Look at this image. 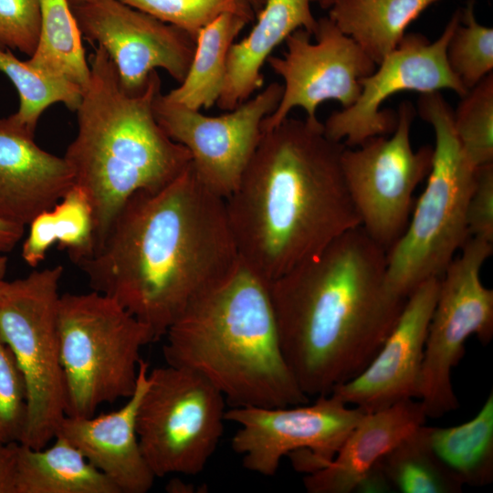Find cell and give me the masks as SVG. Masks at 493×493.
Masks as SVG:
<instances>
[{
	"mask_svg": "<svg viewBox=\"0 0 493 493\" xmlns=\"http://www.w3.org/2000/svg\"><path fill=\"white\" fill-rule=\"evenodd\" d=\"M240 264L226 199L190 164L167 185L132 194L93 253L76 265L92 290L115 299L156 341Z\"/></svg>",
	"mask_w": 493,
	"mask_h": 493,
	"instance_id": "obj_1",
	"label": "cell"
},
{
	"mask_svg": "<svg viewBox=\"0 0 493 493\" xmlns=\"http://www.w3.org/2000/svg\"><path fill=\"white\" fill-rule=\"evenodd\" d=\"M281 350L307 396L330 394L373 359L407 298L386 279V251L358 226L268 283Z\"/></svg>",
	"mask_w": 493,
	"mask_h": 493,
	"instance_id": "obj_2",
	"label": "cell"
},
{
	"mask_svg": "<svg viewBox=\"0 0 493 493\" xmlns=\"http://www.w3.org/2000/svg\"><path fill=\"white\" fill-rule=\"evenodd\" d=\"M345 147L317 117L288 116L262 130L226 198L244 267L269 283L361 226L341 167Z\"/></svg>",
	"mask_w": 493,
	"mask_h": 493,
	"instance_id": "obj_3",
	"label": "cell"
},
{
	"mask_svg": "<svg viewBox=\"0 0 493 493\" xmlns=\"http://www.w3.org/2000/svg\"><path fill=\"white\" fill-rule=\"evenodd\" d=\"M89 62V81L76 110L77 134L64 158L74 184L86 193L92 206L95 250L132 194L173 182L190 166L191 155L155 119L153 100L161 92L157 71L142 91L130 94L100 47Z\"/></svg>",
	"mask_w": 493,
	"mask_h": 493,
	"instance_id": "obj_4",
	"label": "cell"
},
{
	"mask_svg": "<svg viewBox=\"0 0 493 493\" xmlns=\"http://www.w3.org/2000/svg\"><path fill=\"white\" fill-rule=\"evenodd\" d=\"M166 364L192 370L232 407L309 402L284 358L268 283L242 264L169 327Z\"/></svg>",
	"mask_w": 493,
	"mask_h": 493,
	"instance_id": "obj_5",
	"label": "cell"
},
{
	"mask_svg": "<svg viewBox=\"0 0 493 493\" xmlns=\"http://www.w3.org/2000/svg\"><path fill=\"white\" fill-rule=\"evenodd\" d=\"M417 113L434 129L435 144L427 183L408 225L386 253V279L402 298L440 278L469 238L467 208L477 168L456 135L453 110L440 91L422 93Z\"/></svg>",
	"mask_w": 493,
	"mask_h": 493,
	"instance_id": "obj_6",
	"label": "cell"
},
{
	"mask_svg": "<svg viewBox=\"0 0 493 493\" xmlns=\"http://www.w3.org/2000/svg\"><path fill=\"white\" fill-rule=\"evenodd\" d=\"M66 415L90 416L135 391L141 350L151 329L112 298L91 290L60 295L58 307Z\"/></svg>",
	"mask_w": 493,
	"mask_h": 493,
	"instance_id": "obj_7",
	"label": "cell"
},
{
	"mask_svg": "<svg viewBox=\"0 0 493 493\" xmlns=\"http://www.w3.org/2000/svg\"><path fill=\"white\" fill-rule=\"evenodd\" d=\"M60 265L36 269L8 282L0 297V338L23 374L27 417L20 444L39 449L55 438L66 416L58 307Z\"/></svg>",
	"mask_w": 493,
	"mask_h": 493,
	"instance_id": "obj_8",
	"label": "cell"
},
{
	"mask_svg": "<svg viewBox=\"0 0 493 493\" xmlns=\"http://www.w3.org/2000/svg\"><path fill=\"white\" fill-rule=\"evenodd\" d=\"M226 399L201 374L166 364L149 371L136 430L156 477L201 473L221 440Z\"/></svg>",
	"mask_w": 493,
	"mask_h": 493,
	"instance_id": "obj_9",
	"label": "cell"
},
{
	"mask_svg": "<svg viewBox=\"0 0 493 493\" xmlns=\"http://www.w3.org/2000/svg\"><path fill=\"white\" fill-rule=\"evenodd\" d=\"M492 243L469 237L440 277L422 363L419 400L427 417L439 418L459 404L451 382L465 343L477 336L482 344L493 337V290L480 280Z\"/></svg>",
	"mask_w": 493,
	"mask_h": 493,
	"instance_id": "obj_10",
	"label": "cell"
},
{
	"mask_svg": "<svg viewBox=\"0 0 493 493\" xmlns=\"http://www.w3.org/2000/svg\"><path fill=\"white\" fill-rule=\"evenodd\" d=\"M308 404L226 409V421L238 425L231 448L246 470L273 477L288 456L297 471H317L333 459L365 414L330 393Z\"/></svg>",
	"mask_w": 493,
	"mask_h": 493,
	"instance_id": "obj_11",
	"label": "cell"
},
{
	"mask_svg": "<svg viewBox=\"0 0 493 493\" xmlns=\"http://www.w3.org/2000/svg\"><path fill=\"white\" fill-rule=\"evenodd\" d=\"M391 136L381 135L345 147L341 167L345 183L365 233L386 253L404 232L416 186L428 175L434 147L414 151L411 128L416 109L403 101Z\"/></svg>",
	"mask_w": 493,
	"mask_h": 493,
	"instance_id": "obj_12",
	"label": "cell"
},
{
	"mask_svg": "<svg viewBox=\"0 0 493 493\" xmlns=\"http://www.w3.org/2000/svg\"><path fill=\"white\" fill-rule=\"evenodd\" d=\"M461 10L451 16L441 36L429 41L420 33H407L398 46L360 80L361 93L355 102L333 111L323 123L325 134L346 147H356L370 138L391 134L397 113L383 109V102L402 91L428 93L450 89L459 97L467 89L450 69L446 47Z\"/></svg>",
	"mask_w": 493,
	"mask_h": 493,
	"instance_id": "obj_13",
	"label": "cell"
},
{
	"mask_svg": "<svg viewBox=\"0 0 493 493\" xmlns=\"http://www.w3.org/2000/svg\"><path fill=\"white\" fill-rule=\"evenodd\" d=\"M282 90V84L272 82L218 116L173 102L162 92L152 109L163 131L188 150L199 181L226 199L239 184L260 139L262 121L276 110Z\"/></svg>",
	"mask_w": 493,
	"mask_h": 493,
	"instance_id": "obj_14",
	"label": "cell"
},
{
	"mask_svg": "<svg viewBox=\"0 0 493 493\" xmlns=\"http://www.w3.org/2000/svg\"><path fill=\"white\" fill-rule=\"evenodd\" d=\"M315 41L303 28L284 41L283 56H269L267 62L283 79L282 96L276 110L264 119L261 130L270 129L288 117L295 108L316 118L319 105L326 100L351 106L361 93L360 80L377 65L329 16L318 19Z\"/></svg>",
	"mask_w": 493,
	"mask_h": 493,
	"instance_id": "obj_15",
	"label": "cell"
},
{
	"mask_svg": "<svg viewBox=\"0 0 493 493\" xmlns=\"http://www.w3.org/2000/svg\"><path fill=\"white\" fill-rule=\"evenodd\" d=\"M71 9L82 37L108 54L128 93L142 91L159 68L184 79L195 48L185 31L119 0H86Z\"/></svg>",
	"mask_w": 493,
	"mask_h": 493,
	"instance_id": "obj_16",
	"label": "cell"
},
{
	"mask_svg": "<svg viewBox=\"0 0 493 493\" xmlns=\"http://www.w3.org/2000/svg\"><path fill=\"white\" fill-rule=\"evenodd\" d=\"M439 285L440 278H431L409 294L394 327L373 359L330 394L365 414L419 398L425 345Z\"/></svg>",
	"mask_w": 493,
	"mask_h": 493,
	"instance_id": "obj_17",
	"label": "cell"
},
{
	"mask_svg": "<svg viewBox=\"0 0 493 493\" xmlns=\"http://www.w3.org/2000/svg\"><path fill=\"white\" fill-rule=\"evenodd\" d=\"M149 371V364L142 359L135 391L121 408L97 416L66 415L56 434L76 446L120 493H146L156 477L142 454L136 430Z\"/></svg>",
	"mask_w": 493,
	"mask_h": 493,
	"instance_id": "obj_18",
	"label": "cell"
},
{
	"mask_svg": "<svg viewBox=\"0 0 493 493\" xmlns=\"http://www.w3.org/2000/svg\"><path fill=\"white\" fill-rule=\"evenodd\" d=\"M73 185L64 156L41 149L11 116L0 119V218L26 226Z\"/></svg>",
	"mask_w": 493,
	"mask_h": 493,
	"instance_id": "obj_19",
	"label": "cell"
},
{
	"mask_svg": "<svg viewBox=\"0 0 493 493\" xmlns=\"http://www.w3.org/2000/svg\"><path fill=\"white\" fill-rule=\"evenodd\" d=\"M421 402L403 400L365 414L340 450L322 468L305 474L309 493H351L365 474L388 452L425 425Z\"/></svg>",
	"mask_w": 493,
	"mask_h": 493,
	"instance_id": "obj_20",
	"label": "cell"
},
{
	"mask_svg": "<svg viewBox=\"0 0 493 493\" xmlns=\"http://www.w3.org/2000/svg\"><path fill=\"white\" fill-rule=\"evenodd\" d=\"M320 0H267L249 33L229 50L224 86L216 106L231 110L259 91L262 68L273 50L295 30L315 34L318 26L310 5Z\"/></svg>",
	"mask_w": 493,
	"mask_h": 493,
	"instance_id": "obj_21",
	"label": "cell"
},
{
	"mask_svg": "<svg viewBox=\"0 0 493 493\" xmlns=\"http://www.w3.org/2000/svg\"><path fill=\"white\" fill-rule=\"evenodd\" d=\"M54 439L39 449L18 443L16 493H120L76 446Z\"/></svg>",
	"mask_w": 493,
	"mask_h": 493,
	"instance_id": "obj_22",
	"label": "cell"
},
{
	"mask_svg": "<svg viewBox=\"0 0 493 493\" xmlns=\"http://www.w3.org/2000/svg\"><path fill=\"white\" fill-rule=\"evenodd\" d=\"M440 0H335L328 16L378 65L407 26Z\"/></svg>",
	"mask_w": 493,
	"mask_h": 493,
	"instance_id": "obj_23",
	"label": "cell"
},
{
	"mask_svg": "<svg viewBox=\"0 0 493 493\" xmlns=\"http://www.w3.org/2000/svg\"><path fill=\"white\" fill-rule=\"evenodd\" d=\"M246 24L244 17L225 13L202 28L184 79L164 97L199 110L215 105L224 86L230 47Z\"/></svg>",
	"mask_w": 493,
	"mask_h": 493,
	"instance_id": "obj_24",
	"label": "cell"
},
{
	"mask_svg": "<svg viewBox=\"0 0 493 493\" xmlns=\"http://www.w3.org/2000/svg\"><path fill=\"white\" fill-rule=\"evenodd\" d=\"M435 456L462 486L493 481V393L470 420L450 427L425 426Z\"/></svg>",
	"mask_w": 493,
	"mask_h": 493,
	"instance_id": "obj_25",
	"label": "cell"
},
{
	"mask_svg": "<svg viewBox=\"0 0 493 493\" xmlns=\"http://www.w3.org/2000/svg\"><path fill=\"white\" fill-rule=\"evenodd\" d=\"M41 26L34 53L27 60L35 68L80 88L90 78L82 35L68 0H40Z\"/></svg>",
	"mask_w": 493,
	"mask_h": 493,
	"instance_id": "obj_26",
	"label": "cell"
},
{
	"mask_svg": "<svg viewBox=\"0 0 493 493\" xmlns=\"http://www.w3.org/2000/svg\"><path fill=\"white\" fill-rule=\"evenodd\" d=\"M393 491L459 493L456 480L430 448L425 425L418 427L379 460Z\"/></svg>",
	"mask_w": 493,
	"mask_h": 493,
	"instance_id": "obj_27",
	"label": "cell"
},
{
	"mask_svg": "<svg viewBox=\"0 0 493 493\" xmlns=\"http://www.w3.org/2000/svg\"><path fill=\"white\" fill-rule=\"evenodd\" d=\"M0 71L10 79L19 97L18 110L10 116L31 133L35 134L39 118L51 105L63 103L76 111L80 102V88L35 68L1 47Z\"/></svg>",
	"mask_w": 493,
	"mask_h": 493,
	"instance_id": "obj_28",
	"label": "cell"
},
{
	"mask_svg": "<svg viewBox=\"0 0 493 493\" xmlns=\"http://www.w3.org/2000/svg\"><path fill=\"white\" fill-rule=\"evenodd\" d=\"M475 0L461 10L446 47V60L452 72L468 90L493 69V29L477 22Z\"/></svg>",
	"mask_w": 493,
	"mask_h": 493,
	"instance_id": "obj_29",
	"label": "cell"
},
{
	"mask_svg": "<svg viewBox=\"0 0 493 493\" xmlns=\"http://www.w3.org/2000/svg\"><path fill=\"white\" fill-rule=\"evenodd\" d=\"M457 140L476 167L493 163V73L460 97L453 111Z\"/></svg>",
	"mask_w": 493,
	"mask_h": 493,
	"instance_id": "obj_30",
	"label": "cell"
},
{
	"mask_svg": "<svg viewBox=\"0 0 493 493\" xmlns=\"http://www.w3.org/2000/svg\"><path fill=\"white\" fill-rule=\"evenodd\" d=\"M165 23L175 26L195 39L202 28L225 13L248 21L256 14L246 0H119Z\"/></svg>",
	"mask_w": 493,
	"mask_h": 493,
	"instance_id": "obj_31",
	"label": "cell"
},
{
	"mask_svg": "<svg viewBox=\"0 0 493 493\" xmlns=\"http://www.w3.org/2000/svg\"><path fill=\"white\" fill-rule=\"evenodd\" d=\"M48 213L56 243L59 249L68 252L73 263L77 264L93 253V209L80 187L74 184Z\"/></svg>",
	"mask_w": 493,
	"mask_h": 493,
	"instance_id": "obj_32",
	"label": "cell"
},
{
	"mask_svg": "<svg viewBox=\"0 0 493 493\" xmlns=\"http://www.w3.org/2000/svg\"><path fill=\"white\" fill-rule=\"evenodd\" d=\"M26 417L24 377L11 350L0 338V443H20Z\"/></svg>",
	"mask_w": 493,
	"mask_h": 493,
	"instance_id": "obj_33",
	"label": "cell"
},
{
	"mask_svg": "<svg viewBox=\"0 0 493 493\" xmlns=\"http://www.w3.org/2000/svg\"><path fill=\"white\" fill-rule=\"evenodd\" d=\"M40 0H0V47L34 53L40 33Z\"/></svg>",
	"mask_w": 493,
	"mask_h": 493,
	"instance_id": "obj_34",
	"label": "cell"
},
{
	"mask_svg": "<svg viewBox=\"0 0 493 493\" xmlns=\"http://www.w3.org/2000/svg\"><path fill=\"white\" fill-rule=\"evenodd\" d=\"M469 237L493 242V163L477 168L467 208Z\"/></svg>",
	"mask_w": 493,
	"mask_h": 493,
	"instance_id": "obj_35",
	"label": "cell"
},
{
	"mask_svg": "<svg viewBox=\"0 0 493 493\" xmlns=\"http://www.w3.org/2000/svg\"><path fill=\"white\" fill-rule=\"evenodd\" d=\"M28 226V233L22 245L21 256L26 264L35 268L45 259L47 251L56 243L48 210L37 215Z\"/></svg>",
	"mask_w": 493,
	"mask_h": 493,
	"instance_id": "obj_36",
	"label": "cell"
},
{
	"mask_svg": "<svg viewBox=\"0 0 493 493\" xmlns=\"http://www.w3.org/2000/svg\"><path fill=\"white\" fill-rule=\"evenodd\" d=\"M18 443H0V493H16Z\"/></svg>",
	"mask_w": 493,
	"mask_h": 493,
	"instance_id": "obj_37",
	"label": "cell"
},
{
	"mask_svg": "<svg viewBox=\"0 0 493 493\" xmlns=\"http://www.w3.org/2000/svg\"><path fill=\"white\" fill-rule=\"evenodd\" d=\"M391 491H393V488L379 461L365 474L354 490V492L361 493H383Z\"/></svg>",
	"mask_w": 493,
	"mask_h": 493,
	"instance_id": "obj_38",
	"label": "cell"
},
{
	"mask_svg": "<svg viewBox=\"0 0 493 493\" xmlns=\"http://www.w3.org/2000/svg\"><path fill=\"white\" fill-rule=\"evenodd\" d=\"M26 226L0 218V254L11 252L25 234Z\"/></svg>",
	"mask_w": 493,
	"mask_h": 493,
	"instance_id": "obj_39",
	"label": "cell"
},
{
	"mask_svg": "<svg viewBox=\"0 0 493 493\" xmlns=\"http://www.w3.org/2000/svg\"><path fill=\"white\" fill-rule=\"evenodd\" d=\"M166 489L170 492H191V487L185 485L182 481H170L169 485L166 487Z\"/></svg>",
	"mask_w": 493,
	"mask_h": 493,
	"instance_id": "obj_40",
	"label": "cell"
},
{
	"mask_svg": "<svg viewBox=\"0 0 493 493\" xmlns=\"http://www.w3.org/2000/svg\"><path fill=\"white\" fill-rule=\"evenodd\" d=\"M8 259L5 255L0 254V280L5 278L7 270Z\"/></svg>",
	"mask_w": 493,
	"mask_h": 493,
	"instance_id": "obj_41",
	"label": "cell"
},
{
	"mask_svg": "<svg viewBox=\"0 0 493 493\" xmlns=\"http://www.w3.org/2000/svg\"><path fill=\"white\" fill-rule=\"evenodd\" d=\"M252 6L256 16L263 8L267 0H246Z\"/></svg>",
	"mask_w": 493,
	"mask_h": 493,
	"instance_id": "obj_42",
	"label": "cell"
},
{
	"mask_svg": "<svg viewBox=\"0 0 493 493\" xmlns=\"http://www.w3.org/2000/svg\"><path fill=\"white\" fill-rule=\"evenodd\" d=\"M335 0H320L319 3L323 9H329Z\"/></svg>",
	"mask_w": 493,
	"mask_h": 493,
	"instance_id": "obj_43",
	"label": "cell"
},
{
	"mask_svg": "<svg viewBox=\"0 0 493 493\" xmlns=\"http://www.w3.org/2000/svg\"><path fill=\"white\" fill-rule=\"evenodd\" d=\"M8 285V281H5V279L3 280H0V297L3 295V293L5 292L6 287Z\"/></svg>",
	"mask_w": 493,
	"mask_h": 493,
	"instance_id": "obj_44",
	"label": "cell"
},
{
	"mask_svg": "<svg viewBox=\"0 0 493 493\" xmlns=\"http://www.w3.org/2000/svg\"><path fill=\"white\" fill-rule=\"evenodd\" d=\"M68 1L69 3L70 6L72 7V6H75V5L84 2L86 0H68Z\"/></svg>",
	"mask_w": 493,
	"mask_h": 493,
	"instance_id": "obj_45",
	"label": "cell"
}]
</instances>
